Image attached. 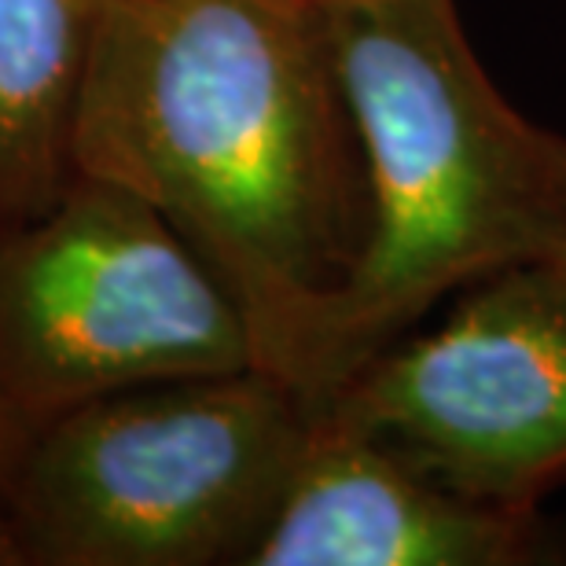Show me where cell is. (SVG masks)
Here are the masks:
<instances>
[{
    "instance_id": "1",
    "label": "cell",
    "mask_w": 566,
    "mask_h": 566,
    "mask_svg": "<svg viewBox=\"0 0 566 566\" xmlns=\"http://www.w3.org/2000/svg\"><path fill=\"white\" fill-rule=\"evenodd\" d=\"M71 158L166 218L305 398L371 213L324 0H104Z\"/></svg>"
},
{
    "instance_id": "2",
    "label": "cell",
    "mask_w": 566,
    "mask_h": 566,
    "mask_svg": "<svg viewBox=\"0 0 566 566\" xmlns=\"http://www.w3.org/2000/svg\"><path fill=\"white\" fill-rule=\"evenodd\" d=\"M368 166V240L316 338V412L441 298L566 251V137L474 55L457 0H324Z\"/></svg>"
},
{
    "instance_id": "3",
    "label": "cell",
    "mask_w": 566,
    "mask_h": 566,
    "mask_svg": "<svg viewBox=\"0 0 566 566\" xmlns=\"http://www.w3.org/2000/svg\"><path fill=\"white\" fill-rule=\"evenodd\" d=\"M313 409L265 368L107 394L52 420L19 474V523L55 563H247Z\"/></svg>"
},
{
    "instance_id": "4",
    "label": "cell",
    "mask_w": 566,
    "mask_h": 566,
    "mask_svg": "<svg viewBox=\"0 0 566 566\" xmlns=\"http://www.w3.org/2000/svg\"><path fill=\"white\" fill-rule=\"evenodd\" d=\"M258 368L247 316L137 196L74 177L0 243V387L60 416L151 382Z\"/></svg>"
},
{
    "instance_id": "5",
    "label": "cell",
    "mask_w": 566,
    "mask_h": 566,
    "mask_svg": "<svg viewBox=\"0 0 566 566\" xmlns=\"http://www.w3.org/2000/svg\"><path fill=\"white\" fill-rule=\"evenodd\" d=\"M316 412L474 501L541 507L566 485V265L463 287L446 321L379 349Z\"/></svg>"
},
{
    "instance_id": "6",
    "label": "cell",
    "mask_w": 566,
    "mask_h": 566,
    "mask_svg": "<svg viewBox=\"0 0 566 566\" xmlns=\"http://www.w3.org/2000/svg\"><path fill=\"white\" fill-rule=\"evenodd\" d=\"M541 507L474 501L376 438L313 412L247 566H518L545 559Z\"/></svg>"
},
{
    "instance_id": "7",
    "label": "cell",
    "mask_w": 566,
    "mask_h": 566,
    "mask_svg": "<svg viewBox=\"0 0 566 566\" xmlns=\"http://www.w3.org/2000/svg\"><path fill=\"white\" fill-rule=\"evenodd\" d=\"M104 0H0V229L44 213L77 177V96Z\"/></svg>"
},
{
    "instance_id": "8",
    "label": "cell",
    "mask_w": 566,
    "mask_h": 566,
    "mask_svg": "<svg viewBox=\"0 0 566 566\" xmlns=\"http://www.w3.org/2000/svg\"><path fill=\"white\" fill-rule=\"evenodd\" d=\"M0 438H4V412H0Z\"/></svg>"
},
{
    "instance_id": "9",
    "label": "cell",
    "mask_w": 566,
    "mask_h": 566,
    "mask_svg": "<svg viewBox=\"0 0 566 566\" xmlns=\"http://www.w3.org/2000/svg\"><path fill=\"white\" fill-rule=\"evenodd\" d=\"M556 262H563V265H566V251H563V254H559V258H556Z\"/></svg>"
}]
</instances>
